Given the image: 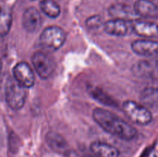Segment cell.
<instances>
[{
	"mask_svg": "<svg viewBox=\"0 0 158 157\" xmlns=\"http://www.w3.org/2000/svg\"><path fill=\"white\" fill-rule=\"evenodd\" d=\"M93 119L105 132L120 139L131 141L137 135L132 125L107 109L96 108L93 111Z\"/></svg>",
	"mask_w": 158,
	"mask_h": 157,
	"instance_id": "1",
	"label": "cell"
},
{
	"mask_svg": "<svg viewBox=\"0 0 158 157\" xmlns=\"http://www.w3.org/2000/svg\"><path fill=\"white\" fill-rule=\"evenodd\" d=\"M66 33L61 27L50 26L43 29L40 36V46L48 52L58 50L64 45Z\"/></svg>",
	"mask_w": 158,
	"mask_h": 157,
	"instance_id": "2",
	"label": "cell"
},
{
	"mask_svg": "<svg viewBox=\"0 0 158 157\" xmlns=\"http://www.w3.org/2000/svg\"><path fill=\"white\" fill-rule=\"evenodd\" d=\"M26 88L19 84L13 77H9L5 85V99L8 106L13 110H19L26 99Z\"/></svg>",
	"mask_w": 158,
	"mask_h": 157,
	"instance_id": "3",
	"label": "cell"
},
{
	"mask_svg": "<svg viewBox=\"0 0 158 157\" xmlns=\"http://www.w3.org/2000/svg\"><path fill=\"white\" fill-rule=\"evenodd\" d=\"M122 108L125 115L135 124L148 126L152 122V112L141 103L133 100H127L123 103Z\"/></svg>",
	"mask_w": 158,
	"mask_h": 157,
	"instance_id": "4",
	"label": "cell"
},
{
	"mask_svg": "<svg viewBox=\"0 0 158 157\" xmlns=\"http://www.w3.org/2000/svg\"><path fill=\"white\" fill-rule=\"evenodd\" d=\"M32 63L39 77L46 79L55 70V62L51 55L43 51H36L32 56Z\"/></svg>",
	"mask_w": 158,
	"mask_h": 157,
	"instance_id": "5",
	"label": "cell"
},
{
	"mask_svg": "<svg viewBox=\"0 0 158 157\" xmlns=\"http://www.w3.org/2000/svg\"><path fill=\"white\" fill-rule=\"evenodd\" d=\"M12 77L26 89L32 87L35 83L33 69L26 62H19L12 69Z\"/></svg>",
	"mask_w": 158,
	"mask_h": 157,
	"instance_id": "6",
	"label": "cell"
},
{
	"mask_svg": "<svg viewBox=\"0 0 158 157\" xmlns=\"http://www.w3.org/2000/svg\"><path fill=\"white\" fill-rule=\"evenodd\" d=\"M103 29L112 36L123 37L133 32V22L119 18H113L103 23Z\"/></svg>",
	"mask_w": 158,
	"mask_h": 157,
	"instance_id": "7",
	"label": "cell"
},
{
	"mask_svg": "<svg viewBox=\"0 0 158 157\" xmlns=\"http://www.w3.org/2000/svg\"><path fill=\"white\" fill-rule=\"evenodd\" d=\"M43 18L40 11L34 7H29L23 15V26L25 30L30 33L36 32L41 28Z\"/></svg>",
	"mask_w": 158,
	"mask_h": 157,
	"instance_id": "8",
	"label": "cell"
},
{
	"mask_svg": "<svg viewBox=\"0 0 158 157\" xmlns=\"http://www.w3.org/2000/svg\"><path fill=\"white\" fill-rule=\"evenodd\" d=\"M131 49L137 55L151 57L158 52V42L150 38L137 39L132 42Z\"/></svg>",
	"mask_w": 158,
	"mask_h": 157,
	"instance_id": "9",
	"label": "cell"
},
{
	"mask_svg": "<svg viewBox=\"0 0 158 157\" xmlns=\"http://www.w3.org/2000/svg\"><path fill=\"white\" fill-rule=\"evenodd\" d=\"M133 32L144 38H156L158 37V24L137 19L133 22Z\"/></svg>",
	"mask_w": 158,
	"mask_h": 157,
	"instance_id": "10",
	"label": "cell"
},
{
	"mask_svg": "<svg viewBox=\"0 0 158 157\" xmlns=\"http://www.w3.org/2000/svg\"><path fill=\"white\" fill-rule=\"evenodd\" d=\"M108 12L114 18L134 22L137 20L138 18V15L134 12V8L132 9L130 6L121 3L112 5L108 9Z\"/></svg>",
	"mask_w": 158,
	"mask_h": 157,
	"instance_id": "11",
	"label": "cell"
},
{
	"mask_svg": "<svg viewBox=\"0 0 158 157\" xmlns=\"http://www.w3.org/2000/svg\"><path fill=\"white\" fill-rule=\"evenodd\" d=\"M89 149L94 157H120V152L117 148L104 142H93Z\"/></svg>",
	"mask_w": 158,
	"mask_h": 157,
	"instance_id": "12",
	"label": "cell"
},
{
	"mask_svg": "<svg viewBox=\"0 0 158 157\" xmlns=\"http://www.w3.org/2000/svg\"><path fill=\"white\" fill-rule=\"evenodd\" d=\"M134 12L138 17L155 18L158 17V7L150 0H137L134 5Z\"/></svg>",
	"mask_w": 158,
	"mask_h": 157,
	"instance_id": "13",
	"label": "cell"
},
{
	"mask_svg": "<svg viewBox=\"0 0 158 157\" xmlns=\"http://www.w3.org/2000/svg\"><path fill=\"white\" fill-rule=\"evenodd\" d=\"M141 104L148 109H153L158 106V89L153 86L145 88L140 93Z\"/></svg>",
	"mask_w": 158,
	"mask_h": 157,
	"instance_id": "14",
	"label": "cell"
},
{
	"mask_svg": "<svg viewBox=\"0 0 158 157\" xmlns=\"http://www.w3.org/2000/svg\"><path fill=\"white\" fill-rule=\"evenodd\" d=\"M40 8L42 12L51 18H56L60 15V6L53 0H42L40 2Z\"/></svg>",
	"mask_w": 158,
	"mask_h": 157,
	"instance_id": "15",
	"label": "cell"
},
{
	"mask_svg": "<svg viewBox=\"0 0 158 157\" xmlns=\"http://www.w3.org/2000/svg\"><path fill=\"white\" fill-rule=\"evenodd\" d=\"M12 15L10 11L6 9L0 10V37L8 35L12 26Z\"/></svg>",
	"mask_w": 158,
	"mask_h": 157,
	"instance_id": "16",
	"label": "cell"
},
{
	"mask_svg": "<svg viewBox=\"0 0 158 157\" xmlns=\"http://www.w3.org/2000/svg\"><path fill=\"white\" fill-rule=\"evenodd\" d=\"M90 92V95L97 101L100 102L102 104L106 105V106L114 107L116 106V103L110 96L107 95L105 92L100 89L99 88H92Z\"/></svg>",
	"mask_w": 158,
	"mask_h": 157,
	"instance_id": "17",
	"label": "cell"
},
{
	"mask_svg": "<svg viewBox=\"0 0 158 157\" xmlns=\"http://www.w3.org/2000/svg\"><path fill=\"white\" fill-rule=\"evenodd\" d=\"M47 143L53 150L62 151L66 149V142L60 135L57 133H49L47 135Z\"/></svg>",
	"mask_w": 158,
	"mask_h": 157,
	"instance_id": "18",
	"label": "cell"
},
{
	"mask_svg": "<svg viewBox=\"0 0 158 157\" xmlns=\"http://www.w3.org/2000/svg\"><path fill=\"white\" fill-rule=\"evenodd\" d=\"M151 66L147 62H140L134 66V73L137 75H143L149 73Z\"/></svg>",
	"mask_w": 158,
	"mask_h": 157,
	"instance_id": "19",
	"label": "cell"
},
{
	"mask_svg": "<svg viewBox=\"0 0 158 157\" xmlns=\"http://www.w3.org/2000/svg\"><path fill=\"white\" fill-rule=\"evenodd\" d=\"M103 22L100 15H94L89 17L86 21V25L89 29H97L100 26H103Z\"/></svg>",
	"mask_w": 158,
	"mask_h": 157,
	"instance_id": "20",
	"label": "cell"
},
{
	"mask_svg": "<svg viewBox=\"0 0 158 157\" xmlns=\"http://www.w3.org/2000/svg\"><path fill=\"white\" fill-rule=\"evenodd\" d=\"M2 60L0 58V75H1L2 73Z\"/></svg>",
	"mask_w": 158,
	"mask_h": 157,
	"instance_id": "21",
	"label": "cell"
},
{
	"mask_svg": "<svg viewBox=\"0 0 158 157\" xmlns=\"http://www.w3.org/2000/svg\"><path fill=\"white\" fill-rule=\"evenodd\" d=\"M156 69H157V72L158 73V58H157V61H156Z\"/></svg>",
	"mask_w": 158,
	"mask_h": 157,
	"instance_id": "22",
	"label": "cell"
},
{
	"mask_svg": "<svg viewBox=\"0 0 158 157\" xmlns=\"http://www.w3.org/2000/svg\"><path fill=\"white\" fill-rule=\"evenodd\" d=\"M87 157H94V155H93V156H87Z\"/></svg>",
	"mask_w": 158,
	"mask_h": 157,
	"instance_id": "23",
	"label": "cell"
},
{
	"mask_svg": "<svg viewBox=\"0 0 158 157\" xmlns=\"http://www.w3.org/2000/svg\"><path fill=\"white\" fill-rule=\"evenodd\" d=\"M32 1H36V0H32Z\"/></svg>",
	"mask_w": 158,
	"mask_h": 157,
	"instance_id": "24",
	"label": "cell"
},
{
	"mask_svg": "<svg viewBox=\"0 0 158 157\" xmlns=\"http://www.w3.org/2000/svg\"><path fill=\"white\" fill-rule=\"evenodd\" d=\"M156 5H157V7H158V4H156Z\"/></svg>",
	"mask_w": 158,
	"mask_h": 157,
	"instance_id": "25",
	"label": "cell"
},
{
	"mask_svg": "<svg viewBox=\"0 0 158 157\" xmlns=\"http://www.w3.org/2000/svg\"><path fill=\"white\" fill-rule=\"evenodd\" d=\"M0 10H1V9H0Z\"/></svg>",
	"mask_w": 158,
	"mask_h": 157,
	"instance_id": "26",
	"label": "cell"
}]
</instances>
